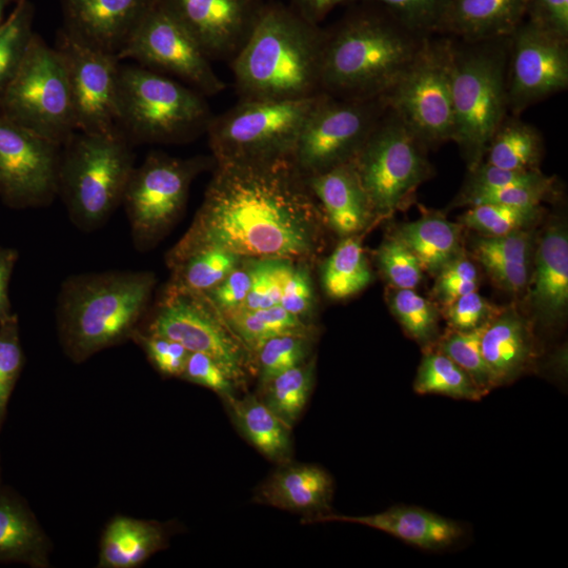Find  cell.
Segmentation results:
<instances>
[{
  "label": "cell",
  "instance_id": "obj_1",
  "mask_svg": "<svg viewBox=\"0 0 568 568\" xmlns=\"http://www.w3.org/2000/svg\"><path fill=\"white\" fill-rule=\"evenodd\" d=\"M17 354L193 436L227 395L196 183L171 142L95 111L13 263Z\"/></svg>",
  "mask_w": 568,
  "mask_h": 568
},
{
  "label": "cell",
  "instance_id": "obj_2",
  "mask_svg": "<svg viewBox=\"0 0 568 568\" xmlns=\"http://www.w3.org/2000/svg\"><path fill=\"white\" fill-rule=\"evenodd\" d=\"M354 383L392 426L568 424V260L452 205L361 200Z\"/></svg>",
  "mask_w": 568,
  "mask_h": 568
},
{
  "label": "cell",
  "instance_id": "obj_3",
  "mask_svg": "<svg viewBox=\"0 0 568 568\" xmlns=\"http://www.w3.org/2000/svg\"><path fill=\"white\" fill-rule=\"evenodd\" d=\"M168 142L203 209L227 392L297 402L357 388L361 181L246 130L196 92Z\"/></svg>",
  "mask_w": 568,
  "mask_h": 568
},
{
  "label": "cell",
  "instance_id": "obj_4",
  "mask_svg": "<svg viewBox=\"0 0 568 568\" xmlns=\"http://www.w3.org/2000/svg\"><path fill=\"white\" fill-rule=\"evenodd\" d=\"M392 429L361 388L222 402L183 458L178 568H376L405 506Z\"/></svg>",
  "mask_w": 568,
  "mask_h": 568
},
{
  "label": "cell",
  "instance_id": "obj_5",
  "mask_svg": "<svg viewBox=\"0 0 568 568\" xmlns=\"http://www.w3.org/2000/svg\"><path fill=\"white\" fill-rule=\"evenodd\" d=\"M183 443L0 354V568H178Z\"/></svg>",
  "mask_w": 568,
  "mask_h": 568
},
{
  "label": "cell",
  "instance_id": "obj_6",
  "mask_svg": "<svg viewBox=\"0 0 568 568\" xmlns=\"http://www.w3.org/2000/svg\"><path fill=\"white\" fill-rule=\"evenodd\" d=\"M474 0H200L196 95L313 159L354 164Z\"/></svg>",
  "mask_w": 568,
  "mask_h": 568
},
{
  "label": "cell",
  "instance_id": "obj_7",
  "mask_svg": "<svg viewBox=\"0 0 568 568\" xmlns=\"http://www.w3.org/2000/svg\"><path fill=\"white\" fill-rule=\"evenodd\" d=\"M402 178L487 209L568 256V95L474 0L429 54L354 178Z\"/></svg>",
  "mask_w": 568,
  "mask_h": 568
},
{
  "label": "cell",
  "instance_id": "obj_8",
  "mask_svg": "<svg viewBox=\"0 0 568 568\" xmlns=\"http://www.w3.org/2000/svg\"><path fill=\"white\" fill-rule=\"evenodd\" d=\"M376 568H568V474L455 458L402 506Z\"/></svg>",
  "mask_w": 568,
  "mask_h": 568
},
{
  "label": "cell",
  "instance_id": "obj_9",
  "mask_svg": "<svg viewBox=\"0 0 568 568\" xmlns=\"http://www.w3.org/2000/svg\"><path fill=\"white\" fill-rule=\"evenodd\" d=\"M92 118L61 41L0 77V263L36 234Z\"/></svg>",
  "mask_w": 568,
  "mask_h": 568
},
{
  "label": "cell",
  "instance_id": "obj_10",
  "mask_svg": "<svg viewBox=\"0 0 568 568\" xmlns=\"http://www.w3.org/2000/svg\"><path fill=\"white\" fill-rule=\"evenodd\" d=\"M568 95V0H477Z\"/></svg>",
  "mask_w": 568,
  "mask_h": 568
},
{
  "label": "cell",
  "instance_id": "obj_11",
  "mask_svg": "<svg viewBox=\"0 0 568 568\" xmlns=\"http://www.w3.org/2000/svg\"><path fill=\"white\" fill-rule=\"evenodd\" d=\"M7 22H10V0H0V58H3V39H7Z\"/></svg>",
  "mask_w": 568,
  "mask_h": 568
}]
</instances>
